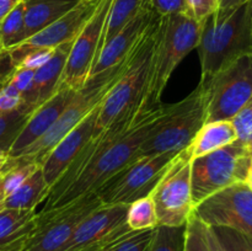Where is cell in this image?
Wrapping results in <instances>:
<instances>
[{
	"mask_svg": "<svg viewBox=\"0 0 252 251\" xmlns=\"http://www.w3.org/2000/svg\"><path fill=\"white\" fill-rule=\"evenodd\" d=\"M24 0H0V22Z\"/></svg>",
	"mask_w": 252,
	"mask_h": 251,
	"instance_id": "74e56055",
	"label": "cell"
},
{
	"mask_svg": "<svg viewBox=\"0 0 252 251\" xmlns=\"http://www.w3.org/2000/svg\"><path fill=\"white\" fill-rule=\"evenodd\" d=\"M186 1L192 16L198 22H202L219 9L220 0H186Z\"/></svg>",
	"mask_w": 252,
	"mask_h": 251,
	"instance_id": "8d00e7d4",
	"label": "cell"
},
{
	"mask_svg": "<svg viewBox=\"0 0 252 251\" xmlns=\"http://www.w3.org/2000/svg\"><path fill=\"white\" fill-rule=\"evenodd\" d=\"M245 184L250 187V189L252 191V157L250 160V165H249V171H248V176H246Z\"/></svg>",
	"mask_w": 252,
	"mask_h": 251,
	"instance_id": "7bdbcfd3",
	"label": "cell"
},
{
	"mask_svg": "<svg viewBox=\"0 0 252 251\" xmlns=\"http://www.w3.org/2000/svg\"><path fill=\"white\" fill-rule=\"evenodd\" d=\"M236 133L239 144L248 145L252 139V96L243 108L231 120Z\"/></svg>",
	"mask_w": 252,
	"mask_h": 251,
	"instance_id": "1f68e13d",
	"label": "cell"
},
{
	"mask_svg": "<svg viewBox=\"0 0 252 251\" xmlns=\"http://www.w3.org/2000/svg\"><path fill=\"white\" fill-rule=\"evenodd\" d=\"M226 251H252V238L230 228L209 226Z\"/></svg>",
	"mask_w": 252,
	"mask_h": 251,
	"instance_id": "4dcf8cb0",
	"label": "cell"
},
{
	"mask_svg": "<svg viewBox=\"0 0 252 251\" xmlns=\"http://www.w3.org/2000/svg\"><path fill=\"white\" fill-rule=\"evenodd\" d=\"M48 191L49 187L39 166L16 191L4 199L2 209L12 208L36 211V207L44 202Z\"/></svg>",
	"mask_w": 252,
	"mask_h": 251,
	"instance_id": "603a6c76",
	"label": "cell"
},
{
	"mask_svg": "<svg viewBox=\"0 0 252 251\" xmlns=\"http://www.w3.org/2000/svg\"><path fill=\"white\" fill-rule=\"evenodd\" d=\"M7 160H9V157H7V153L6 152H2V150H0V172L2 171V169L5 167V165H6Z\"/></svg>",
	"mask_w": 252,
	"mask_h": 251,
	"instance_id": "b9f144b4",
	"label": "cell"
},
{
	"mask_svg": "<svg viewBox=\"0 0 252 251\" xmlns=\"http://www.w3.org/2000/svg\"><path fill=\"white\" fill-rule=\"evenodd\" d=\"M246 147H248V148H249V149H250V150H251V152H252V139L250 140V143H249V144H248V145H246Z\"/></svg>",
	"mask_w": 252,
	"mask_h": 251,
	"instance_id": "7dc6e473",
	"label": "cell"
},
{
	"mask_svg": "<svg viewBox=\"0 0 252 251\" xmlns=\"http://www.w3.org/2000/svg\"><path fill=\"white\" fill-rule=\"evenodd\" d=\"M159 20L160 16L155 15L142 38L130 52L129 61L123 73L101 101L95 134L125 118H143L138 117V107L147 85Z\"/></svg>",
	"mask_w": 252,
	"mask_h": 251,
	"instance_id": "277c9868",
	"label": "cell"
},
{
	"mask_svg": "<svg viewBox=\"0 0 252 251\" xmlns=\"http://www.w3.org/2000/svg\"><path fill=\"white\" fill-rule=\"evenodd\" d=\"M148 6L158 16H167L174 14H189V7L186 0H147Z\"/></svg>",
	"mask_w": 252,
	"mask_h": 251,
	"instance_id": "d6a6232c",
	"label": "cell"
},
{
	"mask_svg": "<svg viewBox=\"0 0 252 251\" xmlns=\"http://www.w3.org/2000/svg\"><path fill=\"white\" fill-rule=\"evenodd\" d=\"M192 214L207 226L230 228L252 238V191L245 182L204 198Z\"/></svg>",
	"mask_w": 252,
	"mask_h": 251,
	"instance_id": "7c38bea8",
	"label": "cell"
},
{
	"mask_svg": "<svg viewBox=\"0 0 252 251\" xmlns=\"http://www.w3.org/2000/svg\"><path fill=\"white\" fill-rule=\"evenodd\" d=\"M175 155L167 153L135 157L108 179L96 194L102 204H130L150 196Z\"/></svg>",
	"mask_w": 252,
	"mask_h": 251,
	"instance_id": "9c48e42d",
	"label": "cell"
},
{
	"mask_svg": "<svg viewBox=\"0 0 252 251\" xmlns=\"http://www.w3.org/2000/svg\"><path fill=\"white\" fill-rule=\"evenodd\" d=\"M111 4L112 0H100L93 16L73 41L59 86L78 91L85 85L102 47Z\"/></svg>",
	"mask_w": 252,
	"mask_h": 251,
	"instance_id": "4fadbf2b",
	"label": "cell"
},
{
	"mask_svg": "<svg viewBox=\"0 0 252 251\" xmlns=\"http://www.w3.org/2000/svg\"><path fill=\"white\" fill-rule=\"evenodd\" d=\"M206 235H207V240H208V244H209V248H211L212 251H226L225 248L220 244V241H219L218 239H217V236L214 235L212 229L207 225H206Z\"/></svg>",
	"mask_w": 252,
	"mask_h": 251,
	"instance_id": "f35d334b",
	"label": "cell"
},
{
	"mask_svg": "<svg viewBox=\"0 0 252 251\" xmlns=\"http://www.w3.org/2000/svg\"><path fill=\"white\" fill-rule=\"evenodd\" d=\"M129 54L126 57L125 61L113 68L107 69L93 78H89L85 85L76 91L65 110L62 112L54 125L47 130L46 134L42 135L37 142H34L31 147L22 153L21 157L15 160L34 161L41 165L48 153L56 147L57 143L64 135L68 134L75 126H78L94 108L100 105L106 94L110 91L127 66Z\"/></svg>",
	"mask_w": 252,
	"mask_h": 251,
	"instance_id": "5b68a950",
	"label": "cell"
},
{
	"mask_svg": "<svg viewBox=\"0 0 252 251\" xmlns=\"http://www.w3.org/2000/svg\"><path fill=\"white\" fill-rule=\"evenodd\" d=\"M5 51L4 47H2V42H1V34H0V52Z\"/></svg>",
	"mask_w": 252,
	"mask_h": 251,
	"instance_id": "bcb514c9",
	"label": "cell"
},
{
	"mask_svg": "<svg viewBox=\"0 0 252 251\" xmlns=\"http://www.w3.org/2000/svg\"><path fill=\"white\" fill-rule=\"evenodd\" d=\"M249 10H250V21H251V31H252V0L249 1Z\"/></svg>",
	"mask_w": 252,
	"mask_h": 251,
	"instance_id": "f6af8a7d",
	"label": "cell"
},
{
	"mask_svg": "<svg viewBox=\"0 0 252 251\" xmlns=\"http://www.w3.org/2000/svg\"><path fill=\"white\" fill-rule=\"evenodd\" d=\"M33 79H34V70L17 68L15 69L11 79L9 80L10 83L15 86V89L21 94L22 105L26 106V107H29V106H27V101H29L30 95H31L32 85H33Z\"/></svg>",
	"mask_w": 252,
	"mask_h": 251,
	"instance_id": "836d02e7",
	"label": "cell"
},
{
	"mask_svg": "<svg viewBox=\"0 0 252 251\" xmlns=\"http://www.w3.org/2000/svg\"><path fill=\"white\" fill-rule=\"evenodd\" d=\"M184 251H212L206 235V225L192 214L186 224Z\"/></svg>",
	"mask_w": 252,
	"mask_h": 251,
	"instance_id": "f546056e",
	"label": "cell"
},
{
	"mask_svg": "<svg viewBox=\"0 0 252 251\" xmlns=\"http://www.w3.org/2000/svg\"><path fill=\"white\" fill-rule=\"evenodd\" d=\"M155 15L157 14L152 11L145 0L144 6L138 12L137 16L133 17L116 36H113L107 43L103 44L89 78L98 75L100 73H103L107 69L113 68L125 61L126 57L137 46Z\"/></svg>",
	"mask_w": 252,
	"mask_h": 251,
	"instance_id": "ac0fdd59",
	"label": "cell"
},
{
	"mask_svg": "<svg viewBox=\"0 0 252 251\" xmlns=\"http://www.w3.org/2000/svg\"><path fill=\"white\" fill-rule=\"evenodd\" d=\"M38 213L27 209L0 211V251H24L33 233Z\"/></svg>",
	"mask_w": 252,
	"mask_h": 251,
	"instance_id": "ffe728a7",
	"label": "cell"
},
{
	"mask_svg": "<svg viewBox=\"0 0 252 251\" xmlns=\"http://www.w3.org/2000/svg\"><path fill=\"white\" fill-rule=\"evenodd\" d=\"M101 206L102 202L94 192L64 207L39 212L24 251H64L79 224Z\"/></svg>",
	"mask_w": 252,
	"mask_h": 251,
	"instance_id": "8fae6325",
	"label": "cell"
},
{
	"mask_svg": "<svg viewBox=\"0 0 252 251\" xmlns=\"http://www.w3.org/2000/svg\"><path fill=\"white\" fill-rule=\"evenodd\" d=\"M158 225H186L193 213L191 192V159L185 149L174 157L150 193Z\"/></svg>",
	"mask_w": 252,
	"mask_h": 251,
	"instance_id": "30bf717a",
	"label": "cell"
},
{
	"mask_svg": "<svg viewBox=\"0 0 252 251\" xmlns=\"http://www.w3.org/2000/svg\"><path fill=\"white\" fill-rule=\"evenodd\" d=\"M115 243V241H113ZM112 243H105V244H96V245L93 246H88V248H83V249H79V250L75 251H103L107 246H110Z\"/></svg>",
	"mask_w": 252,
	"mask_h": 251,
	"instance_id": "60d3db41",
	"label": "cell"
},
{
	"mask_svg": "<svg viewBox=\"0 0 252 251\" xmlns=\"http://www.w3.org/2000/svg\"><path fill=\"white\" fill-rule=\"evenodd\" d=\"M198 88L203 93L206 122L233 120L252 96V52L226 65Z\"/></svg>",
	"mask_w": 252,
	"mask_h": 251,
	"instance_id": "ba28073f",
	"label": "cell"
},
{
	"mask_svg": "<svg viewBox=\"0 0 252 251\" xmlns=\"http://www.w3.org/2000/svg\"><path fill=\"white\" fill-rule=\"evenodd\" d=\"M185 231L186 225L155 226L148 251H184Z\"/></svg>",
	"mask_w": 252,
	"mask_h": 251,
	"instance_id": "83f0119b",
	"label": "cell"
},
{
	"mask_svg": "<svg viewBox=\"0 0 252 251\" xmlns=\"http://www.w3.org/2000/svg\"><path fill=\"white\" fill-rule=\"evenodd\" d=\"M144 4L145 0H112L106 21L102 47L113 36H116L133 17L137 16Z\"/></svg>",
	"mask_w": 252,
	"mask_h": 251,
	"instance_id": "cb8c5ba5",
	"label": "cell"
},
{
	"mask_svg": "<svg viewBox=\"0 0 252 251\" xmlns=\"http://www.w3.org/2000/svg\"><path fill=\"white\" fill-rule=\"evenodd\" d=\"M201 34V22L189 14L160 17L153 44L152 59L138 117H145L162 106L161 97L172 73L194 48Z\"/></svg>",
	"mask_w": 252,
	"mask_h": 251,
	"instance_id": "7a4b0ae2",
	"label": "cell"
},
{
	"mask_svg": "<svg viewBox=\"0 0 252 251\" xmlns=\"http://www.w3.org/2000/svg\"><path fill=\"white\" fill-rule=\"evenodd\" d=\"M162 105L144 118H125L106 128V137L80 174L46 211L64 207L97 191L108 179L137 157L142 143L166 111Z\"/></svg>",
	"mask_w": 252,
	"mask_h": 251,
	"instance_id": "6da1fadb",
	"label": "cell"
},
{
	"mask_svg": "<svg viewBox=\"0 0 252 251\" xmlns=\"http://www.w3.org/2000/svg\"><path fill=\"white\" fill-rule=\"evenodd\" d=\"M127 224L133 231L147 230L158 226L157 212L152 197H144L128 206Z\"/></svg>",
	"mask_w": 252,
	"mask_h": 251,
	"instance_id": "4316f807",
	"label": "cell"
},
{
	"mask_svg": "<svg viewBox=\"0 0 252 251\" xmlns=\"http://www.w3.org/2000/svg\"><path fill=\"white\" fill-rule=\"evenodd\" d=\"M251 157L252 152L246 145L234 143L191 160L193 206L220 189L245 182Z\"/></svg>",
	"mask_w": 252,
	"mask_h": 251,
	"instance_id": "52a82bcc",
	"label": "cell"
},
{
	"mask_svg": "<svg viewBox=\"0 0 252 251\" xmlns=\"http://www.w3.org/2000/svg\"><path fill=\"white\" fill-rule=\"evenodd\" d=\"M2 47L10 51L26 39L25 37V0L20 2L1 22H0Z\"/></svg>",
	"mask_w": 252,
	"mask_h": 251,
	"instance_id": "d4e9b609",
	"label": "cell"
},
{
	"mask_svg": "<svg viewBox=\"0 0 252 251\" xmlns=\"http://www.w3.org/2000/svg\"><path fill=\"white\" fill-rule=\"evenodd\" d=\"M54 48H37L33 51L29 52L26 56L24 57L17 68L22 69H30V70H34L43 66L47 62L51 59L52 54H53ZM16 68V69H17Z\"/></svg>",
	"mask_w": 252,
	"mask_h": 251,
	"instance_id": "d590c367",
	"label": "cell"
},
{
	"mask_svg": "<svg viewBox=\"0 0 252 251\" xmlns=\"http://www.w3.org/2000/svg\"><path fill=\"white\" fill-rule=\"evenodd\" d=\"M154 229L129 231L107 246L103 251H148L154 235Z\"/></svg>",
	"mask_w": 252,
	"mask_h": 251,
	"instance_id": "f1b7e54d",
	"label": "cell"
},
{
	"mask_svg": "<svg viewBox=\"0 0 252 251\" xmlns=\"http://www.w3.org/2000/svg\"><path fill=\"white\" fill-rule=\"evenodd\" d=\"M2 171H4V169H2ZM2 171L0 172V211L2 209V202H4V199H5V194H4V191H2V186H1Z\"/></svg>",
	"mask_w": 252,
	"mask_h": 251,
	"instance_id": "ee69618b",
	"label": "cell"
},
{
	"mask_svg": "<svg viewBox=\"0 0 252 251\" xmlns=\"http://www.w3.org/2000/svg\"><path fill=\"white\" fill-rule=\"evenodd\" d=\"M203 85L217 73L244 54L252 52V31L249 2L209 15L201 22L197 46Z\"/></svg>",
	"mask_w": 252,
	"mask_h": 251,
	"instance_id": "3957f363",
	"label": "cell"
},
{
	"mask_svg": "<svg viewBox=\"0 0 252 251\" xmlns=\"http://www.w3.org/2000/svg\"><path fill=\"white\" fill-rule=\"evenodd\" d=\"M204 123L203 93L197 88L186 98L167 106L164 115L139 147L137 157L167 153L177 154L189 147Z\"/></svg>",
	"mask_w": 252,
	"mask_h": 251,
	"instance_id": "8992f818",
	"label": "cell"
},
{
	"mask_svg": "<svg viewBox=\"0 0 252 251\" xmlns=\"http://www.w3.org/2000/svg\"><path fill=\"white\" fill-rule=\"evenodd\" d=\"M79 1H81V0H79Z\"/></svg>",
	"mask_w": 252,
	"mask_h": 251,
	"instance_id": "c3c4849f",
	"label": "cell"
},
{
	"mask_svg": "<svg viewBox=\"0 0 252 251\" xmlns=\"http://www.w3.org/2000/svg\"><path fill=\"white\" fill-rule=\"evenodd\" d=\"M236 142L238 133L231 121L206 122L199 128L189 147L185 148V152L189 159L193 160Z\"/></svg>",
	"mask_w": 252,
	"mask_h": 251,
	"instance_id": "44dd1931",
	"label": "cell"
},
{
	"mask_svg": "<svg viewBox=\"0 0 252 251\" xmlns=\"http://www.w3.org/2000/svg\"><path fill=\"white\" fill-rule=\"evenodd\" d=\"M249 1L250 0H220V2H219V9H234V7H238Z\"/></svg>",
	"mask_w": 252,
	"mask_h": 251,
	"instance_id": "ab89813d",
	"label": "cell"
},
{
	"mask_svg": "<svg viewBox=\"0 0 252 251\" xmlns=\"http://www.w3.org/2000/svg\"><path fill=\"white\" fill-rule=\"evenodd\" d=\"M21 106V94L15 89V86L10 81H7L0 89V113L12 112L15 110H19Z\"/></svg>",
	"mask_w": 252,
	"mask_h": 251,
	"instance_id": "e575fe53",
	"label": "cell"
},
{
	"mask_svg": "<svg viewBox=\"0 0 252 251\" xmlns=\"http://www.w3.org/2000/svg\"><path fill=\"white\" fill-rule=\"evenodd\" d=\"M98 2L100 0H81L53 24L7 51L12 65L17 68L24 57L33 49L56 48L61 44L73 42L93 16Z\"/></svg>",
	"mask_w": 252,
	"mask_h": 251,
	"instance_id": "5bb4252c",
	"label": "cell"
},
{
	"mask_svg": "<svg viewBox=\"0 0 252 251\" xmlns=\"http://www.w3.org/2000/svg\"><path fill=\"white\" fill-rule=\"evenodd\" d=\"M129 204H102L89 214L74 231L64 251H75L96 244L113 243L128 234Z\"/></svg>",
	"mask_w": 252,
	"mask_h": 251,
	"instance_id": "9a60e30c",
	"label": "cell"
},
{
	"mask_svg": "<svg viewBox=\"0 0 252 251\" xmlns=\"http://www.w3.org/2000/svg\"><path fill=\"white\" fill-rule=\"evenodd\" d=\"M98 107L100 105L94 108L68 134L64 135L41 162L42 172L49 188L64 174L89 140L95 135Z\"/></svg>",
	"mask_w": 252,
	"mask_h": 251,
	"instance_id": "2e32d148",
	"label": "cell"
},
{
	"mask_svg": "<svg viewBox=\"0 0 252 251\" xmlns=\"http://www.w3.org/2000/svg\"><path fill=\"white\" fill-rule=\"evenodd\" d=\"M75 93V90L66 86H58L56 94L52 97L34 108L27 122L15 138L10 149L7 150V157L10 160H15L21 157L27 148L31 147L42 135L46 134L47 130L54 125L62 112L65 110Z\"/></svg>",
	"mask_w": 252,
	"mask_h": 251,
	"instance_id": "e0dca14e",
	"label": "cell"
},
{
	"mask_svg": "<svg viewBox=\"0 0 252 251\" xmlns=\"http://www.w3.org/2000/svg\"><path fill=\"white\" fill-rule=\"evenodd\" d=\"M71 43L73 42H68L56 47L51 59L34 71L33 85L27 101V106L30 108L34 110L56 94L63 75Z\"/></svg>",
	"mask_w": 252,
	"mask_h": 251,
	"instance_id": "d6986e66",
	"label": "cell"
},
{
	"mask_svg": "<svg viewBox=\"0 0 252 251\" xmlns=\"http://www.w3.org/2000/svg\"><path fill=\"white\" fill-rule=\"evenodd\" d=\"M33 111L22 105L12 112L0 113V150L7 153Z\"/></svg>",
	"mask_w": 252,
	"mask_h": 251,
	"instance_id": "484cf974",
	"label": "cell"
},
{
	"mask_svg": "<svg viewBox=\"0 0 252 251\" xmlns=\"http://www.w3.org/2000/svg\"><path fill=\"white\" fill-rule=\"evenodd\" d=\"M79 0H25V37L37 32L65 15Z\"/></svg>",
	"mask_w": 252,
	"mask_h": 251,
	"instance_id": "7402d4cb",
	"label": "cell"
}]
</instances>
